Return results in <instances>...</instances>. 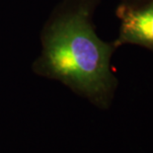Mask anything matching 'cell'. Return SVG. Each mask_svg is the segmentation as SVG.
I'll list each match as a JSON object with an SVG mask.
<instances>
[{
  "label": "cell",
  "instance_id": "obj_1",
  "mask_svg": "<svg viewBox=\"0 0 153 153\" xmlns=\"http://www.w3.org/2000/svg\"><path fill=\"white\" fill-rule=\"evenodd\" d=\"M101 1L62 0L53 9L42 31L43 51L33 69L106 107L118 84L111 66L118 48L96 34L93 15Z\"/></svg>",
  "mask_w": 153,
  "mask_h": 153
},
{
  "label": "cell",
  "instance_id": "obj_2",
  "mask_svg": "<svg viewBox=\"0 0 153 153\" xmlns=\"http://www.w3.org/2000/svg\"><path fill=\"white\" fill-rule=\"evenodd\" d=\"M116 15L120 21L119 36L114 41L117 48L135 45L153 51V0L139 7L120 3Z\"/></svg>",
  "mask_w": 153,
  "mask_h": 153
},
{
  "label": "cell",
  "instance_id": "obj_3",
  "mask_svg": "<svg viewBox=\"0 0 153 153\" xmlns=\"http://www.w3.org/2000/svg\"><path fill=\"white\" fill-rule=\"evenodd\" d=\"M120 4L129 6V7H139L146 4V3L152 1V0H120Z\"/></svg>",
  "mask_w": 153,
  "mask_h": 153
}]
</instances>
